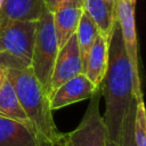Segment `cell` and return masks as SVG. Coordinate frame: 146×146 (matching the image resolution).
<instances>
[{"instance_id": "obj_1", "label": "cell", "mask_w": 146, "mask_h": 146, "mask_svg": "<svg viewBox=\"0 0 146 146\" xmlns=\"http://www.w3.org/2000/svg\"><path fill=\"white\" fill-rule=\"evenodd\" d=\"M100 94L105 100L104 122L107 139L119 141L122 123L133 96V74L117 22L108 41V59L100 83Z\"/></svg>"}, {"instance_id": "obj_2", "label": "cell", "mask_w": 146, "mask_h": 146, "mask_svg": "<svg viewBox=\"0 0 146 146\" xmlns=\"http://www.w3.org/2000/svg\"><path fill=\"white\" fill-rule=\"evenodd\" d=\"M3 71L16 90L40 146H57L63 132L58 130L54 121L49 96L40 86L32 68H8Z\"/></svg>"}, {"instance_id": "obj_3", "label": "cell", "mask_w": 146, "mask_h": 146, "mask_svg": "<svg viewBox=\"0 0 146 146\" xmlns=\"http://www.w3.org/2000/svg\"><path fill=\"white\" fill-rule=\"evenodd\" d=\"M36 22L10 21L0 25V67H31Z\"/></svg>"}, {"instance_id": "obj_4", "label": "cell", "mask_w": 146, "mask_h": 146, "mask_svg": "<svg viewBox=\"0 0 146 146\" xmlns=\"http://www.w3.org/2000/svg\"><path fill=\"white\" fill-rule=\"evenodd\" d=\"M58 50L52 13L44 8L42 15L36 21L31 68L48 96L50 95V81Z\"/></svg>"}, {"instance_id": "obj_5", "label": "cell", "mask_w": 146, "mask_h": 146, "mask_svg": "<svg viewBox=\"0 0 146 146\" xmlns=\"http://www.w3.org/2000/svg\"><path fill=\"white\" fill-rule=\"evenodd\" d=\"M100 90L90 98L89 105L75 129L63 132L57 146H106L107 132L99 111Z\"/></svg>"}, {"instance_id": "obj_6", "label": "cell", "mask_w": 146, "mask_h": 146, "mask_svg": "<svg viewBox=\"0 0 146 146\" xmlns=\"http://www.w3.org/2000/svg\"><path fill=\"white\" fill-rule=\"evenodd\" d=\"M137 0H117L116 1V22L120 26L123 44L131 64L133 74V96L136 98L144 97L141 90V79L139 70V47L136 30V9Z\"/></svg>"}, {"instance_id": "obj_7", "label": "cell", "mask_w": 146, "mask_h": 146, "mask_svg": "<svg viewBox=\"0 0 146 146\" xmlns=\"http://www.w3.org/2000/svg\"><path fill=\"white\" fill-rule=\"evenodd\" d=\"M80 73H83V64L76 36L73 34L70 40L58 50L50 81V95L64 82Z\"/></svg>"}, {"instance_id": "obj_8", "label": "cell", "mask_w": 146, "mask_h": 146, "mask_svg": "<svg viewBox=\"0 0 146 146\" xmlns=\"http://www.w3.org/2000/svg\"><path fill=\"white\" fill-rule=\"evenodd\" d=\"M100 89L95 86L84 73H80L64 82L50 95V107L55 111L86 99H90Z\"/></svg>"}, {"instance_id": "obj_9", "label": "cell", "mask_w": 146, "mask_h": 146, "mask_svg": "<svg viewBox=\"0 0 146 146\" xmlns=\"http://www.w3.org/2000/svg\"><path fill=\"white\" fill-rule=\"evenodd\" d=\"M83 11L91 18L98 33L108 42L116 23V2L107 0H84Z\"/></svg>"}, {"instance_id": "obj_10", "label": "cell", "mask_w": 146, "mask_h": 146, "mask_svg": "<svg viewBox=\"0 0 146 146\" xmlns=\"http://www.w3.org/2000/svg\"><path fill=\"white\" fill-rule=\"evenodd\" d=\"M44 8L43 0H5L0 9V25L10 21L36 22Z\"/></svg>"}, {"instance_id": "obj_11", "label": "cell", "mask_w": 146, "mask_h": 146, "mask_svg": "<svg viewBox=\"0 0 146 146\" xmlns=\"http://www.w3.org/2000/svg\"><path fill=\"white\" fill-rule=\"evenodd\" d=\"M0 146H40L31 128L0 114Z\"/></svg>"}, {"instance_id": "obj_12", "label": "cell", "mask_w": 146, "mask_h": 146, "mask_svg": "<svg viewBox=\"0 0 146 146\" xmlns=\"http://www.w3.org/2000/svg\"><path fill=\"white\" fill-rule=\"evenodd\" d=\"M108 59V42L98 34L83 64V73L98 88L105 75Z\"/></svg>"}, {"instance_id": "obj_13", "label": "cell", "mask_w": 146, "mask_h": 146, "mask_svg": "<svg viewBox=\"0 0 146 146\" xmlns=\"http://www.w3.org/2000/svg\"><path fill=\"white\" fill-rule=\"evenodd\" d=\"M82 14L83 7L74 5L62 6L52 11L54 27L59 48H62L73 34H75Z\"/></svg>"}, {"instance_id": "obj_14", "label": "cell", "mask_w": 146, "mask_h": 146, "mask_svg": "<svg viewBox=\"0 0 146 146\" xmlns=\"http://www.w3.org/2000/svg\"><path fill=\"white\" fill-rule=\"evenodd\" d=\"M0 114L7 116L9 119L16 120L18 122H22L23 124H25L32 129V125H31L21 103H19L16 90H15L11 81L6 75V73L0 83Z\"/></svg>"}, {"instance_id": "obj_15", "label": "cell", "mask_w": 146, "mask_h": 146, "mask_svg": "<svg viewBox=\"0 0 146 146\" xmlns=\"http://www.w3.org/2000/svg\"><path fill=\"white\" fill-rule=\"evenodd\" d=\"M99 33L97 31L96 25L94 24L91 18L83 11V14H82V16L79 21L76 32H75L80 55H81V58H82V64H84V60L88 56V52H89L91 46L94 44V42L96 40V36Z\"/></svg>"}, {"instance_id": "obj_16", "label": "cell", "mask_w": 146, "mask_h": 146, "mask_svg": "<svg viewBox=\"0 0 146 146\" xmlns=\"http://www.w3.org/2000/svg\"><path fill=\"white\" fill-rule=\"evenodd\" d=\"M137 99L138 102L133 122V139L136 146H146V105L144 97Z\"/></svg>"}, {"instance_id": "obj_17", "label": "cell", "mask_w": 146, "mask_h": 146, "mask_svg": "<svg viewBox=\"0 0 146 146\" xmlns=\"http://www.w3.org/2000/svg\"><path fill=\"white\" fill-rule=\"evenodd\" d=\"M137 102H138V99L135 97L131 102V105L129 107L128 113L124 116L121 133H120V138H119V141H117L119 146H136L135 139H133V122H135Z\"/></svg>"}, {"instance_id": "obj_18", "label": "cell", "mask_w": 146, "mask_h": 146, "mask_svg": "<svg viewBox=\"0 0 146 146\" xmlns=\"http://www.w3.org/2000/svg\"><path fill=\"white\" fill-rule=\"evenodd\" d=\"M44 1V6L49 11H54L57 8L62 7V6H66V5H74V6H83V1L84 0H43Z\"/></svg>"}, {"instance_id": "obj_19", "label": "cell", "mask_w": 146, "mask_h": 146, "mask_svg": "<svg viewBox=\"0 0 146 146\" xmlns=\"http://www.w3.org/2000/svg\"><path fill=\"white\" fill-rule=\"evenodd\" d=\"M106 146H119L116 143H113V141H111V140H108L107 139V144H106Z\"/></svg>"}, {"instance_id": "obj_20", "label": "cell", "mask_w": 146, "mask_h": 146, "mask_svg": "<svg viewBox=\"0 0 146 146\" xmlns=\"http://www.w3.org/2000/svg\"><path fill=\"white\" fill-rule=\"evenodd\" d=\"M3 76H5V72H3V70L0 67V83H1V81H2V79H3Z\"/></svg>"}, {"instance_id": "obj_21", "label": "cell", "mask_w": 146, "mask_h": 146, "mask_svg": "<svg viewBox=\"0 0 146 146\" xmlns=\"http://www.w3.org/2000/svg\"><path fill=\"white\" fill-rule=\"evenodd\" d=\"M3 2H5V0H0V9H1V7H2Z\"/></svg>"}, {"instance_id": "obj_22", "label": "cell", "mask_w": 146, "mask_h": 146, "mask_svg": "<svg viewBox=\"0 0 146 146\" xmlns=\"http://www.w3.org/2000/svg\"><path fill=\"white\" fill-rule=\"evenodd\" d=\"M107 1H110V2H116L117 0H107Z\"/></svg>"}]
</instances>
